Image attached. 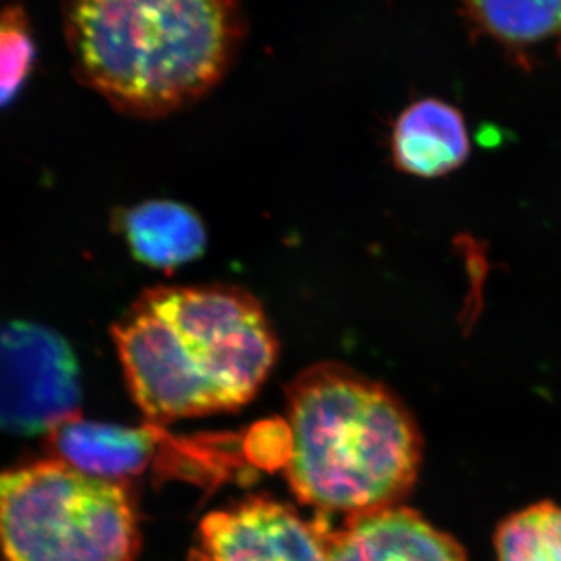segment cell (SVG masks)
Segmentation results:
<instances>
[{"instance_id": "obj_1", "label": "cell", "mask_w": 561, "mask_h": 561, "mask_svg": "<svg viewBox=\"0 0 561 561\" xmlns=\"http://www.w3.org/2000/svg\"><path fill=\"white\" fill-rule=\"evenodd\" d=\"M111 334L133 400L153 421L242 408L279 351L257 298L227 284L150 287Z\"/></svg>"}, {"instance_id": "obj_2", "label": "cell", "mask_w": 561, "mask_h": 561, "mask_svg": "<svg viewBox=\"0 0 561 561\" xmlns=\"http://www.w3.org/2000/svg\"><path fill=\"white\" fill-rule=\"evenodd\" d=\"M62 16L77 79L136 119L202 101L245 36L241 0H65Z\"/></svg>"}, {"instance_id": "obj_3", "label": "cell", "mask_w": 561, "mask_h": 561, "mask_svg": "<svg viewBox=\"0 0 561 561\" xmlns=\"http://www.w3.org/2000/svg\"><path fill=\"white\" fill-rule=\"evenodd\" d=\"M287 415V479L305 504L348 518L400 505L411 493L423 437L382 382L321 362L291 381Z\"/></svg>"}, {"instance_id": "obj_4", "label": "cell", "mask_w": 561, "mask_h": 561, "mask_svg": "<svg viewBox=\"0 0 561 561\" xmlns=\"http://www.w3.org/2000/svg\"><path fill=\"white\" fill-rule=\"evenodd\" d=\"M138 546L119 482L55 459L0 472V561H133Z\"/></svg>"}, {"instance_id": "obj_5", "label": "cell", "mask_w": 561, "mask_h": 561, "mask_svg": "<svg viewBox=\"0 0 561 561\" xmlns=\"http://www.w3.org/2000/svg\"><path fill=\"white\" fill-rule=\"evenodd\" d=\"M79 362L66 339L35 321L0 324V431L38 435L80 416Z\"/></svg>"}, {"instance_id": "obj_6", "label": "cell", "mask_w": 561, "mask_h": 561, "mask_svg": "<svg viewBox=\"0 0 561 561\" xmlns=\"http://www.w3.org/2000/svg\"><path fill=\"white\" fill-rule=\"evenodd\" d=\"M327 523L280 502L251 497L201 524L190 561H330Z\"/></svg>"}, {"instance_id": "obj_7", "label": "cell", "mask_w": 561, "mask_h": 561, "mask_svg": "<svg viewBox=\"0 0 561 561\" xmlns=\"http://www.w3.org/2000/svg\"><path fill=\"white\" fill-rule=\"evenodd\" d=\"M330 561H468L453 535L404 505L348 516L328 531Z\"/></svg>"}, {"instance_id": "obj_8", "label": "cell", "mask_w": 561, "mask_h": 561, "mask_svg": "<svg viewBox=\"0 0 561 561\" xmlns=\"http://www.w3.org/2000/svg\"><path fill=\"white\" fill-rule=\"evenodd\" d=\"M165 435L157 426L124 427L77 416L50 431L47 440L55 460L92 478L119 482L147 470Z\"/></svg>"}, {"instance_id": "obj_9", "label": "cell", "mask_w": 561, "mask_h": 561, "mask_svg": "<svg viewBox=\"0 0 561 561\" xmlns=\"http://www.w3.org/2000/svg\"><path fill=\"white\" fill-rule=\"evenodd\" d=\"M391 160L398 171L438 179L465 164L471 144L467 122L456 106L421 99L408 106L391 130Z\"/></svg>"}, {"instance_id": "obj_10", "label": "cell", "mask_w": 561, "mask_h": 561, "mask_svg": "<svg viewBox=\"0 0 561 561\" xmlns=\"http://www.w3.org/2000/svg\"><path fill=\"white\" fill-rule=\"evenodd\" d=\"M117 231L133 257L171 272L201 260L208 243L202 217L180 202L146 201L116 214Z\"/></svg>"}, {"instance_id": "obj_11", "label": "cell", "mask_w": 561, "mask_h": 561, "mask_svg": "<svg viewBox=\"0 0 561 561\" xmlns=\"http://www.w3.org/2000/svg\"><path fill=\"white\" fill-rule=\"evenodd\" d=\"M461 14L472 35L496 41L523 65L538 47L561 49V0H461Z\"/></svg>"}, {"instance_id": "obj_12", "label": "cell", "mask_w": 561, "mask_h": 561, "mask_svg": "<svg viewBox=\"0 0 561 561\" xmlns=\"http://www.w3.org/2000/svg\"><path fill=\"white\" fill-rule=\"evenodd\" d=\"M497 561H561V507L531 504L502 519L494 531Z\"/></svg>"}, {"instance_id": "obj_13", "label": "cell", "mask_w": 561, "mask_h": 561, "mask_svg": "<svg viewBox=\"0 0 561 561\" xmlns=\"http://www.w3.org/2000/svg\"><path fill=\"white\" fill-rule=\"evenodd\" d=\"M36 60L27 14L18 5L0 11V108L20 95Z\"/></svg>"}]
</instances>
